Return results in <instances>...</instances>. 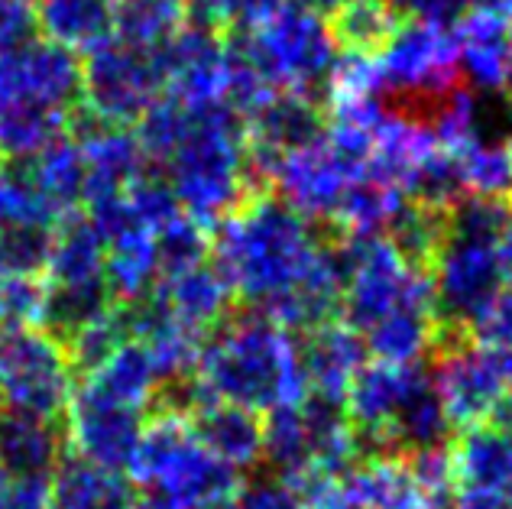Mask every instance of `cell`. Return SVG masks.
Listing matches in <instances>:
<instances>
[{
  "mask_svg": "<svg viewBox=\"0 0 512 509\" xmlns=\"http://www.w3.org/2000/svg\"><path fill=\"white\" fill-rule=\"evenodd\" d=\"M214 263L253 312L286 331H308L338 318V234L305 218L273 189L250 192L214 234Z\"/></svg>",
  "mask_w": 512,
  "mask_h": 509,
  "instance_id": "cell-1",
  "label": "cell"
},
{
  "mask_svg": "<svg viewBox=\"0 0 512 509\" xmlns=\"http://www.w3.org/2000/svg\"><path fill=\"white\" fill-rule=\"evenodd\" d=\"M195 380L208 403H234L260 415L308 396L295 334L253 308L231 312L201 341Z\"/></svg>",
  "mask_w": 512,
  "mask_h": 509,
  "instance_id": "cell-2",
  "label": "cell"
},
{
  "mask_svg": "<svg viewBox=\"0 0 512 509\" xmlns=\"http://www.w3.org/2000/svg\"><path fill=\"white\" fill-rule=\"evenodd\" d=\"M163 166L175 202L205 231L218 227L250 192H260L250 176L244 120L221 101L192 107L182 140Z\"/></svg>",
  "mask_w": 512,
  "mask_h": 509,
  "instance_id": "cell-3",
  "label": "cell"
},
{
  "mask_svg": "<svg viewBox=\"0 0 512 509\" xmlns=\"http://www.w3.org/2000/svg\"><path fill=\"white\" fill-rule=\"evenodd\" d=\"M127 474L137 487L163 493L182 509H218L240 490L234 467L201 448L188 419L175 412H153L143 422Z\"/></svg>",
  "mask_w": 512,
  "mask_h": 509,
  "instance_id": "cell-4",
  "label": "cell"
},
{
  "mask_svg": "<svg viewBox=\"0 0 512 509\" xmlns=\"http://www.w3.org/2000/svg\"><path fill=\"white\" fill-rule=\"evenodd\" d=\"M227 39L273 91L312 98L325 91L328 72L341 52L328 20L292 4H279L256 26L227 33Z\"/></svg>",
  "mask_w": 512,
  "mask_h": 509,
  "instance_id": "cell-5",
  "label": "cell"
},
{
  "mask_svg": "<svg viewBox=\"0 0 512 509\" xmlns=\"http://www.w3.org/2000/svg\"><path fill=\"white\" fill-rule=\"evenodd\" d=\"M341 305L338 318L363 334L376 321L406 305H431L428 270L402 257V250L386 234H341Z\"/></svg>",
  "mask_w": 512,
  "mask_h": 509,
  "instance_id": "cell-6",
  "label": "cell"
},
{
  "mask_svg": "<svg viewBox=\"0 0 512 509\" xmlns=\"http://www.w3.org/2000/svg\"><path fill=\"white\" fill-rule=\"evenodd\" d=\"M493 234L457 227L444 218V237L428 263L435 312L444 328L467 331L483 308L509 286Z\"/></svg>",
  "mask_w": 512,
  "mask_h": 509,
  "instance_id": "cell-7",
  "label": "cell"
},
{
  "mask_svg": "<svg viewBox=\"0 0 512 509\" xmlns=\"http://www.w3.org/2000/svg\"><path fill=\"white\" fill-rule=\"evenodd\" d=\"M376 56L383 95L406 111L425 114L438 98L461 85L454 26L402 20Z\"/></svg>",
  "mask_w": 512,
  "mask_h": 509,
  "instance_id": "cell-8",
  "label": "cell"
},
{
  "mask_svg": "<svg viewBox=\"0 0 512 509\" xmlns=\"http://www.w3.org/2000/svg\"><path fill=\"white\" fill-rule=\"evenodd\" d=\"M431 364V386L438 390L454 428L487 422L500 396L512 390V347L480 344L467 331L441 328Z\"/></svg>",
  "mask_w": 512,
  "mask_h": 509,
  "instance_id": "cell-9",
  "label": "cell"
},
{
  "mask_svg": "<svg viewBox=\"0 0 512 509\" xmlns=\"http://www.w3.org/2000/svg\"><path fill=\"white\" fill-rule=\"evenodd\" d=\"M72 360L39 325H0V403L62 419L75 393Z\"/></svg>",
  "mask_w": 512,
  "mask_h": 509,
  "instance_id": "cell-10",
  "label": "cell"
},
{
  "mask_svg": "<svg viewBox=\"0 0 512 509\" xmlns=\"http://www.w3.org/2000/svg\"><path fill=\"white\" fill-rule=\"evenodd\" d=\"M163 91L166 78L156 52H140L114 36L85 52L82 104L104 124L133 127Z\"/></svg>",
  "mask_w": 512,
  "mask_h": 509,
  "instance_id": "cell-11",
  "label": "cell"
},
{
  "mask_svg": "<svg viewBox=\"0 0 512 509\" xmlns=\"http://www.w3.org/2000/svg\"><path fill=\"white\" fill-rule=\"evenodd\" d=\"M363 176H367V169L357 159L341 153L321 133L312 143H305L279 159L273 166V176H269V189L295 211H302L305 218H312L315 224L331 231V221L338 214L344 195Z\"/></svg>",
  "mask_w": 512,
  "mask_h": 509,
  "instance_id": "cell-12",
  "label": "cell"
},
{
  "mask_svg": "<svg viewBox=\"0 0 512 509\" xmlns=\"http://www.w3.org/2000/svg\"><path fill=\"white\" fill-rule=\"evenodd\" d=\"M146 415L127 403L104 396L91 383H78L62 415L69 451L104 471L127 474L137 454Z\"/></svg>",
  "mask_w": 512,
  "mask_h": 509,
  "instance_id": "cell-13",
  "label": "cell"
},
{
  "mask_svg": "<svg viewBox=\"0 0 512 509\" xmlns=\"http://www.w3.org/2000/svg\"><path fill=\"white\" fill-rule=\"evenodd\" d=\"M43 104L65 111L82 104V59L52 39L36 36L23 49L0 56V107Z\"/></svg>",
  "mask_w": 512,
  "mask_h": 509,
  "instance_id": "cell-14",
  "label": "cell"
},
{
  "mask_svg": "<svg viewBox=\"0 0 512 509\" xmlns=\"http://www.w3.org/2000/svg\"><path fill=\"white\" fill-rule=\"evenodd\" d=\"M163 65L166 91L182 104H224L227 88V39L224 33L188 23L179 36L156 52Z\"/></svg>",
  "mask_w": 512,
  "mask_h": 509,
  "instance_id": "cell-15",
  "label": "cell"
},
{
  "mask_svg": "<svg viewBox=\"0 0 512 509\" xmlns=\"http://www.w3.org/2000/svg\"><path fill=\"white\" fill-rule=\"evenodd\" d=\"M69 454L62 419L0 403V477L10 484H49Z\"/></svg>",
  "mask_w": 512,
  "mask_h": 509,
  "instance_id": "cell-16",
  "label": "cell"
},
{
  "mask_svg": "<svg viewBox=\"0 0 512 509\" xmlns=\"http://www.w3.org/2000/svg\"><path fill=\"white\" fill-rule=\"evenodd\" d=\"M457 39V69L467 78L470 91L506 95L512 85V43L506 20L483 10H467L454 23Z\"/></svg>",
  "mask_w": 512,
  "mask_h": 509,
  "instance_id": "cell-17",
  "label": "cell"
},
{
  "mask_svg": "<svg viewBox=\"0 0 512 509\" xmlns=\"http://www.w3.org/2000/svg\"><path fill=\"white\" fill-rule=\"evenodd\" d=\"M367 360V347H363L360 334L347 328L341 318L321 321V325L302 331L299 341V364L308 393L344 399L354 373Z\"/></svg>",
  "mask_w": 512,
  "mask_h": 509,
  "instance_id": "cell-18",
  "label": "cell"
},
{
  "mask_svg": "<svg viewBox=\"0 0 512 509\" xmlns=\"http://www.w3.org/2000/svg\"><path fill=\"white\" fill-rule=\"evenodd\" d=\"M156 292H159V299L166 302L169 315L179 321V325L201 334V338H208V334L234 312V289L214 260L188 266L182 273L163 276L156 283Z\"/></svg>",
  "mask_w": 512,
  "mask_h": 509,
  "instance_id": "cell-19",
  "label": "cell"
},
{
  "mask_svg": "<svg viewBox=\"0 0 512 509\" xmlns=\"http://www.w3.org/2000/svg\"><path fill=\"white\" fill-rule=\"evenodd\" d=\"M17 169L23 172L26 185L43 202L52 221H62L65 214L85 205V179H88L85 153L69 130L52 143H46L36 156L20 159Z\"/></svg>",
  "mask_w": 512,
  "mask_h": 509,
  "instance_id": "cell-20",
  "label": "cell"
},
{
  "mask_svg": "<svg viewBox=\"0 0 512 509\" xmlns=\"http://www.w3.org/2000/svg\"><path fill=\"white\" fill-rule=\"evenodd\" d=\"M192 435L201 441V448L224 461L234 471L263 461V415L250 412L234 403H205L188 415Z\"/></svg>",
  "mask_w": 512,
  "mask_h": 509,
  "instance_id": "cell-21",
  "label": "cell"
},
{
  "mask_svg": "<svg viewBox=\"0 0 512 509\" xmlns=\"http://www.w3.org/2000/svg\"><path fill=\"white\" fill-rule=\"evenodd\" d=\"M49 506L52 509H133L137 487L127 474L94 467L78 454H65L56 474L49 480Z\"/></svg>",
  "mask_w": 512,
  "mask_h": 509,
  "instance_id": "cell-22",
  "label": "cell"
},
{
  "mask_svg": "<svg viewBox=\"0 0 512 509\" xmlns=\"http://www.w3.org/2000/svg\"><path fill=\"white\" fill-rule=\"evenodd\" d=\"M114 305L117 299L107 276L82 279V283H49V279H43V305H39L36 325L65 347L91 321L111 315Z\"/></svg>",
  "mask_w": 512,
  "mask_h": 509,
  "instance_id": "cell-23",
  "label": "cell"
},
{
  "mask_svg": "<svg viewBox=\"0 0 512 509\" xmlns=\"http://www.w3.org/2000/svg\"><path fill=\"white\" fill-rule=\"evenodd\" d=\"M457 490H509L512 484V438L490 422L467 425L451 445Z\"/></svg>",
  "mask_w": 512,
  "mask_h": 509,
  "instance_id": "cell-24",
  "label": "cell"
},
{
  "mask_svg": "<svg viewBox=\"0 0 512 509\" xmlns=\"http://www.w3.org/2000/svg\"><path fill=\"white\" fill-rule=\"evenodd\" d=\"M338 484L373 509H428L406 454L357 458Z\"/></svg>",
  "mask_w": 512,
  "mask_h": 509,
  "instance_id": "cell-25",
  "label": "cell"
},
{
  "mask_svg": "<svg viewBox=\"0 0 512 509\" xmlns=\"http://www.w3.org/2000/svg\"><path fill=\"white\" fill-rule=\"evenodd\" d=\"M39 36L72 52H88L114 36V7L107 0H36Z\"/></svg>",
  "mask_w": 512,
  "mask_h": 509,
  "instance_id": "cell-26",
  "label": "cell"
},
{
  "mask_svg": "<svg viewBox=\"0 0 512 509\" xmlns=\"http://www.w3.org/2000/svg\"><path fill=\"white\" fill-rule=\"evenodd\" d=\"M454 422L448 409H444L438 390L431 386V377L415 386L399 406L396 419L386 428V448L389 454H415L425 448H441L451 441Z\"/></svg>",
  "mask_w": 512,
  "mask_h": 509,
  "instance_id": "cell-27",
  "label": "cell"
},
{
  "mask_svg": "<svg viewBox=\"0 0 512 509\" xmlns=\"http://www.w3.org/2000/svg\"><path fill=\"white\" fill-rule=\"evenodd\" d=\"M85 383H91L94 390H101L104 396L127 403L133 409H150L156 390H159V370L153 364V354L146 351L143 341H124L117 351L104 360V364L88 373Z\"/></svg>",
  "mask_w": 512,
  "mask_h": 509,
  "instance_id": "cell-28",
  "label": "cell"
},
{
  "mask_svg": "<svg viewBox=\"0 0 512 509\" xmlns=\"http://www.w3.org/2000/svg\"><path fill=\"white\" fill-rule=\"evenodd\" d=\"M107 240L78 208L56 224V244H52L49 270L43 279L49 283H82V279L104 276Z\"/></svg>",
  "mask_w": 512,
  "mask_h": 509,
  "instance_id": "cell-29",
  "label": "cell"
},
{
  "mask_svg": "<svg viewBox=\"0 0 512 509\" xmlns=\"http://www.w3.org/2000/svg\"><path fill=\"white\" fill-rule=\"evenodd\" d=\"M104 276L111 283L117 302H130L153 292L159 283L156 234L143 231V227H133V231L107 240Z\"/></svg>",
  "mask_w": 512,
  "mask_h": 509,
  "instance_id": "cell-30",
  "label": "cell"
},
{
  "mask_svg": "<svg viewBox=\"0 0 512 509\" xmlns=\"http://www.w3.org/2000/svg\"><path fill=\"white\" fill-rule=\"evenodd\" d=\"M188 26L182 0H117L114 39L140 52H159Z\"/></svg>",
  "mask_w": 512,
  "mask_h": 509,
  "instance_id": "cell-31",
  "label": "cell"
},
{
  "mask_svg": "<svg viewBox=\"0 0 512 509\" xmlns=\"http://www.w3.org/2000/svg\"><path fill=\"white\" fill-rule=\"evenodd\" d=\"M69 130V114L43 104H7L0 107V159L20 163L43 150L46 143Z\"/></svg>",
  "mask_w": 512,
  "mask_h": 509,
  "instance_id": "cell-32",
  "label": "cell"
},
{
  "mask_svg": "<svg viewBox=\"0 0 512 509\" xmlns=\"http://www.w3.org/2000/svg\"><path fill=\"white\" fill-rule=\"evenodd\" d=\"M409 198L396 185H386L373 176H363L350 185L344 202L331 221V231L341 234H386Z\"/></svg>",
  "mask_w": 512,
  "mask_h": 509,
  "instance_id": "cell-33",
  "label": "cell"
},
{
  "mask_svg": "<svg viewBox=\"0 0 512 509\" xmlns=\"http://www.w3.org/2000/svg\"><path fill=\"white\" fill-rule=\"evenodd\" d=\"M52 244H56V224L26 218L0 221V279H43Z\"/></svg>",
  "mask_w": 512,
  "mask_h": 509,
  "instance_id": "cell-34",
  "label": "cell"
},
{
  "mask_svg": "<svg viewBox=\"0 0 512 509\" xmlns=\"http://www.w3.org/2000/svg\"><path fill=\"white\" fill-rule=\"evenodd\" d=\"M454 159L457 169H461L464 195H490V198L512 195V153L506 140H496L483 130L474 140L457 146Z\"/></svg>",
  "mask_w": 512,
  "mask_h": 509,
  "instance_id": "cell-35",
  "label": "cell"
},
{
  "mask_svg": "<svg viewBox=\"0 0 512 509\" xmlns=\"http://www.w3.org/2000/svg\"><path fill=\"white\" fill-rule=\"evenodd\" d=\"M328 23L341 49L373 56L396 33L402 17L396 13L393 0H347Z\"/></svg>",
  "mask_w": 512,
  "mask_h": 509,
  "instance_id": "cell-36",
  "label": "cell"
},
{
  "mask_svg": "<svg viewBox=\"0 0 512 509\" xmlns=\"http://www.w3.org/2000/svg\"><path fill=\"white\" fill-rule=\"evenodd\" d=\"M211 253V237L198 221L182 211L172 218L163 231H156V257H159V279L182 273L188 266L205 263Z\"/></svg>",
  "mask_w": 512,
  "mask_h": 509,
  "instance_id": "cell-37",
  "label": "cell"
},
{
  "mask_svg": "<svg viewBox=\"0 0 512 509\" xmlns=\"http://www.w3.org/2000/svg\"><path fill=\"white\" fill-rule=\"evenodd\" d=\"M279 4H286V0H195L188 7V23L214 33H237L256 26Z\"/></svg>",
  "mask_w": 512,
  "mask_h": 509,
  "instance_id": "cell-38",
  "label": "cell"
},
{
  "mask_svg": "<svg viewBox=\"0 0 512 509\" xmlns=\"http://www.w3.org/2000/svg\"><path fill=\"white\" fill-rule=\"evenodd\" d=\"M124 195H127V205L133 211V218H137V224L146 227L150 234L163 231L172 218H179L182 214V208H179V202H175V195H172L169 182L163 176H150V172H146V176H140L137 182H133Z\"/></svg>",
  "mask_w": 512,
  "mask_h": 509,
  "instance_id": "cell-39",
  "label": "cell"
},
{
  "mask_svg": "<svg viewBox=\"0 0 512 509\" xmlns=\"http://www.w3.org/2000/svg\"><path fill=\"white\" fill-rule=\"evenodd\" d=\"M36 36V0H0V56L23 49Z\"/></svg>",
  "mask_w": 512,
  "mask_h": 509,
  "instance_id": "cell-40",
  "label": "cell"
},
{
  "mask_svg": "<svg viewBox=\"0 0 512 509\" xmlns=\"http://www.w3.org/2000/svg\"><path fill=\"white\" fill-rule=\"evenodd\" d=\"M467 334L480 344L512 347V286H506L500 296L470 321Z\"/></svg>",
  "mask_w": 512,
  "mask_h": 509,
  "instance_id": "cell-41",
  "label": "cell"
},
{
  "mask_svg": "<svg viewBox=\"0 0 512 509\" xmlns=\"http://www.w3.org/2000/svg\"><path fill=\"white\" fill-rule=\"evenodd\" d=\"M218 509H308V506L282 480H263V484L240 487L234 493V500H227Z\"/></svg>",
  "mask_w": 512,
  "mask_h": 509,
  "instance_id": "cell-42",
  "label": "cell"
},
{
  "mask_svg": "<svg viewBox=\"0 0 512 509\" xmlns=\"http://www.w3.org/2000/svg\"><path fill=\"white\" fill-rule=\"evenodd\" d=\"M393 7L402 20L454 26L467 13V0H393Z\"/></svg>",
  "mask_w": 512,
  "mask_h": 509,
  "instance_id": "cell-43",
  "label": "cell"
},
{
  "mask_svg": "<svg viewBox=\"0 0 512 509\" xmlns=\"http://www.w3.org/2000/svg\"><path fill=\"white\" fill-rule=\"evenodd\" d=\"M308 509H373V506H367L363 500H357L354 493L344 490V487L338 484V480H334V484H328L312 503H308Z\"/></svg>",
  "mask_w": 512,
  "mask_h": 509,
  "instance_id": "cell-44",
  "label": "cell"
},
{
  "mask_svg": "<svg viewBox=\"0 0 512 509\" xmlns=\"http://www.w3.org/2000/svg\"><path fill=\"white\" fill-rule=\"evenodd\" d=\"M457 509H512L503 490H457Z\"/></svg>",
  "mask_w": 512,
  "mask_h": 509,
  "instance_id": "cell-45",
  "label": "cell"
},
{
  "mask_svg": "<svg viewBox=\"0 0 512 509\" xmlns=\"http://www.w3.org/2000/svg\"><path fill=\"white\" fill-rule=\"evenodd\" d=\"M286 4L292 7H299V10H308V13H315V17L321 20H331L334 13H338L347 0H286Z\"/></svg>",
  "mask_w": 512,
  "mask_h": 509,
  "instance_id": "cell-46",
  "label": "cell"
},
{
  "mask_svg": "<svg viewBox=\"0 0 512 509\" xmlns=\"http://www.w3.org/2000/svg\"><path fill=\"white\" fill-rule=\"evenodd\" d=\"M487 422L493 428H500V432H506L512 438V390L500 396V403L493 406V412L487 415Z\"/></svg>",
  "mask_w": 512,
  "mask_h": 509,
  "instance_id": "cell-47",
  "label": "cell"
},
{
  "mask_svg": "<svg viewBox=\"0 0 512 509\" xmlns=\"http://www.w3.org/2000/svg\"><path fill=\"white\" fill-rule=\"evenodd\" d=\"M496 253H500V266H503L506 283L512 286V214H509V221L503 227L500 240H496Z\"/></svg>",
  "mask_w": 512,
  "mask_h": 509,
  "instance_id": "cell-48",
  "label": "cell"
},
{
  "mask_svg": "<svg viewBox=\"0 0 512 509\" xmlns=\"http://www.w3.org/2000/svg\"><path fill=\"white\" fill-rule=\"evenodd\" d=\"M467 10H483V13H493V17H512V0H467Z\"/></svg>",
  "mask_w": 512,
  "mask_h": 509,
  "instance_id": "cell-49",
  "label": "cell"
},
{
  "mask_svg": "<svg viewBox=\"0 0 512 509\" xmlns=\"http://www.w3.org/2000/svg\"><path fill=\"white\" fill-rule=\"evenodd\" d=\"M506 146H509V153H512V114H509V130H506Z\"/></svg>",
  "mask_w": 512,
  "mask_h": 509,
  "instance_id": "cell-50",
  "label": "cell"
},
{
  "mask_svg": "<svg viewBox=\"0 0 512 509\" xmlns=\"http://www.w3.org/2000/svg\"><path fill=\"white\" fill-rule=\"evenodd\" d=\"M506 33H509V43H512V17L506 20Z\"/></svg>",
  "mask_w": 512,
  "mask_h": 509,
  "instance_id": "cell-51",
  "label": "cell"
},
{
  "mask_svg": "<svg viewBox=\"0 0 512 509\" xmlns=\"http://www.w3.org/2000/svg\"><path fill=\"white\" fill-rule=\"evenodd\" d=\"M182 4H185V10H188V7H192V4H195V0H182Z\"/></svg>",
  "mask_w": 512,
  "mask_h": 509,
  "instance_id": "cell-52",
  "label": "cell"
},
{
  "mask_svg": "<svg viewBox=\"0 0 512 509\" xmlns=\"http://www.w3.org/2000/svg\"><path fill=\"white\" fill-rule=\"evenodd\" d=\"M506 497H509V503H512V484H509V490H506Z\"/></svg>",
  "mask_w": 512,
  "mask_h": 509,
  "instance_id": "cell-53",
  "label": "cell"
},
{
  "mask_svg": "<svg viewBox=\"0 0 512 509\" xmlns=\"http://www.w3.org/2000/svg\"><path fill=\"white\" fill-rule=\"evenodd\" d=\"M107 4H117V0H107Z\"/></svg>",
  "mask_w": 512,
  "mask_h": 509,
  "instance_id": "cell-54",
  "label": "cell"
},
{
  "mask_svg": "<svg viewBox=\"0 0 512 509\" xmlns=\"http://www.w3.org/2000/svg\"><path fill=\"white\" fill-rule=\"evenodd\" d=\"M46 509H52V506H46Z\"/></svg>",
  "mask_w": 512,
  "mask_h": 509,
  "instance_id": "cell-55",
  "label": "cell"
}]
</instances>
